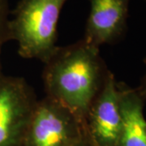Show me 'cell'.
<instances>
[{"mask_svg": "<svg viewBox=\"0 0 146 146\" xmlns=\"http://www.w3.org/2000/svg\"><path fill=\"white\" fill-rule=\"evenodd\" d=\"M44 64L42 79L46 96L69 110L85 129L89 108L109 71L99 48L81 39L58 46Z\"/></svg>", "mask_w": 146, "mask_h": 146, "instance_id": "6da1fadb", "label": "cell"}, {"mask_svg": "<svg viewBox=\"0 0 146 146\" xmlns=\"http://www.w3.org/2000/svg\"><path fill=\"white\" fill-rule=\"evenodd\" d=\"M68 0H20L11 11L10 41L18 54L45 63L56 50L58 22Z\"/></svg>", "mask_w": 146, "mask_h": 146, "instance_id": "7a4b0ae2", "label": "cell"}, {"mask_svg": "<svg viewBox=\"0 0 146 146\" xmlns=\"http://www.w3.org/2000/svg\"><path fill=\"white\" fill-rule=\"evenodd\" d=\"M84 131L69 110L46 96L36 102L22 146H75Z\"/></svg>", "mask_w": 146, "mask_h": 146, "instance_id": "3957f363", "label": "cell"}, {"mask_svg": "<svg viewBox=\"0 0 146 146\" xmlns=\"http://www.w3.org/2000/svg\"><path fill=\"white\" fill-rule=\"evenodd\" d=\"M37 100L24 78L0 76V146H22Z\"/></svg>", "mask_w": 146, "mask_h": 146, "instance_id": "277c9868", "label": "cell"}, {"mask_svg": "<svg viewBox=\"0 0 146 146\" xmlns=\"http://www.w3.org/2000/svg\"><path fill=\"white\" fill-rule=\"evenodd\" d=\"M122 128L119 94L115 75L108 71L102 88L89 110L85 131L98 146H116Z\"/></svg>", "mask_w": 146, "mask_h": 146, "instance_id": "5b68a950", "label": "cell"}, {"mask_svg": "<svg viewBox=\"0 0 146 146\" xmlns=\"http://www.w3.org/2000/svg\"><path fill=\"white\" fill-rule=\"evenodd\" d=\"M88 1L90 11L84 40L98 48L118 42L127 29L130 0Z\"/></svg>", "mask_w": 146, "mask_h": 146, "instance_id": "8992f818", "label": "cell"}, {"mask_svg": "<svg viewBox=\"0 0 146 146\" xmlns=\"http://www.w3.org/2000/svg\"><path fill=\"white\" fill-rule=\"evenodd\" d=\"M122 115V128L116 146H146L145 100L136 89L117 82Z\"/></svg>", "mask_w": 146, "mask_h": 146, "instance_id": "52a82bcc", "label": "cell"}, {"mask_svg": "<svg viewBox=\"0 0 146 146\" xmlns=\"http://www.w3.org/2000/svg\"><path fill=\"white\" fill-rule=\"evenodd\" d=\"M11 11L9 0H0V76L2 72V52L3 48L8 41H10L9 22Z\"/></svg>", "mask_w": 146, "mask_h": 146, "instance_id": "ba28073f", "label": "cell"}, {"mask_svg": "<svg viewBox=\"0 0 146 146\" xmlns=\"http://www.w3.org/2000/svg\"><path fill=\"white\" fill-rule=\"evenodd\" d=\"M146 63V60H145ZM136 89L137 90L138 94H140L141 98L143 99L145 101L146 100V72L144 75V76L142 77L141 80V83H140V85L136 88Z\"/></svg>", "mask_w": 146, "mask_h": 146, "instance_id": "9c48e42d", "label": "cell"}, {"mask_svg": "<svg viewBox=\"0 0 146 146\" xmlns=\"http://www.w3.org/2000/svg\"><path fill=\"white\" fill-rule=\"evenodd\" d=\"M75 146H98L95 145L93 141H91V139L89 138V136L87 135L86 131H84L83 136H81V138L80 139V141L76 144Z\"/></svg>", "mask_w": 146, "mask_h": 146, "instance_id": "30bf717a", "label": "cell"}, {"mask_svg": "<svg viewBox=\"0 0 146 146\" xmlns=\"http://www.w3.org/2000/svg\"><path fill=\"white\" fill-rule=\"evenodd\" d=\"M145 1H146V0H145Z\"/></svg>", "mask_w": 146, "mask_h": 146, "instance_id": "8fae6325", "label": "cell"}]
</instances>
